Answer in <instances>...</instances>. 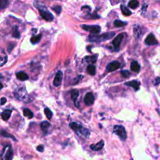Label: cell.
I'll return each mask as SVG.
<instances>
[{
  "instance_id": "obj_30",
  "label": "cell",
  "mask_w": 160,
  "mask_h": 160,
  "mask_svg": "<svg viewBox=\"0 0 160 160\" xmlns=\"http://www.w3.org/2000/svg\"><path fill=\"white\" fill-rule=\"evenodd\" d=\"M1 135H2V136H4V137L11 138L13 139L14 141L16 140V138H14L11 134H10L8 133L7 132H6V131H3V130H1Z\"/></svg>"
},
{
  "instance_id": "obj_4",
  "label": "cell",
  "mask_w": 160,
  "mask_h": 160,
  "mask_svg": "<svg viewBox=\"0 0 160 160\" xmlns=\"http://www.w3.org/2000/svg\"><path fill=\"white\" fill-rule=\"evenodd\" d=\"M114 132L122 140L125 141L127 138V134L124 126L121 125H116L113 128Z\"/></svg>"
},
{
  "instance_id": "obj_29",
  "label": "cell",
  "mask_w": 160,
  "mask_h": 160,
  "mask_svg": "<svg viewBox=\"0 0 160 160\" xmlns=\"http://www.w3.org/2000/svg\"><path fill=\"white\" fill-rule=\"evenodd\" d=\"M44 113L46 114V118L48 119H51L52 118V111H51L50 109H49L48 108H46L44 109Z\"/></svg>"
},
{
  "instance_id": "obj_35",
  "label": "cell",
  "mask_w": 160,
  "mask_h": 160,
  "mask_svg": "<svg viewBox=\"0 0 160 160\" xmlns=\"http://www.w3.org/2000/svg\"><path fill=\"white\" fill-rule=\"evenodd\" d=\"M37 150L38 151H40V152H42L44 151V147L42 146V145H39L37 147Z\"/></svg>"
},
{
  "instance_id": "obj_36",
  "label": "cell",
  "mask_w": 160,
  "mask_h": 160,
  "mask_svg": "<svg viewBox=\"0 0 160 160\" xmlns=\"http://www.w3.org/2000/svg\"><path fill=\"white\" fill-rule=\"evenodd\" d=\"M6 102V99L4 97L1 98V105H3L4 104H5Z\"/></svg>"
},
{
  "instance_id": "obj_15",
  "label": "cell",
  "mask_w": 160,
  "mask_h": 160,
  "mask_svg": "<svg viewBox=\"0 0 160 160\" xmlns=\"http://www.w3.org/2000/svg\"><path fill=\"white\" fill-rule=\"evenodd\" d=\"M104 141H101L95 144H91L90 146V148L91 149H92L93 151H99L101 149H102V148L104 146Z\"/></svg>"
},
{
  "instance_id": "obj_11",
  "label": "cell",
  "mask_w": 160,
  "mask_h": 160,
  "mask_svg": "<svg viewBox=\"0 0 160 160\" xmlns=\"http://www.w3.org/2000/svg\"><path fill=\"white\" fill-rule=\"evenodd\" d=\"M119 67H120V63L118 61H114L111 62L108 64V66H106V69L108 72H112L119 69Z\"/></svg>"
},
{
  "instance_id": "obj_37",
  "label": "cell",
  "mask_w": 160,
  "mask_h": 160,
  "mask_svg": "<svg viewBox=\"0 0 160 160\" xmlns=\"http://www.w3.org/2000/svg\"><path fill=\"white\" fill-rule=\"evenodd\" d=\"M155 81H156V82L154 83V84L155 85H158L160 82V78H159V77L156 78V79H155Z\"/></svg>"
},
{
  "instance_id": "obj_12",
  "label": "cell",
  "mask_w": 160,
  "mask_h": 160,
  "mask_svg": "<svg viewBox=\"0 0 160 160\" xmlns=\"http://www.w3.org/2000/svg\"><path fill=\"white\" fill-rule=\"evenodd\" d=\"M124 85L128 86H131L133 88L134 91H138L139 89V86H140V82H139L137 80H132L131 81H128L124 83Z\"/></svg>"
},
{
  "instance_id": "obj_22",
  "label": "cell",
  "mask_w": 160,
  "mask_h": 160,
  "mask_svg": "<svg viewBox=\"0 0 160 160\" xmlns=\"http://www.w3.org/2000/svg\"><path fill=\"white\" fill-rule=\"evenodd\" d=\"M79 91L76 89H72L71 92V98L74 101V102L77 101V98L79 96Z\"/></svg>"
},
{
  "instance_id": "obj_17",
  "label": "cell",
  "mask_w": 160,
  "mask_h": 160,
  "mask_svg": "<svg viewBox=\"0 0 160 160\" xmlns=\"http://www.w3.org/2000/svg\"><path fill=\"white\" fill-rule=\"evenodd\" d=\"M131 69L136 72H138L140 70V65L137 61H132L131 64Z\"/></svg>"
},
{
  "instance_id": "obj_33",
  "label": "cell",
  "mask_w": 160,
  "mask_h": 160,
  "mask_svg": "<svg viewBox=\"0 0 160 160\" xmlns=\"http://www.w3.org/2000/svg\"><path fill=\"white\" fill-rule=\"evenodd\" d=\"M81 10H82V11H84V10L86 12L89 13V12H91V8H90L89 6H84L82 7Z\"/></svg>"
},
{
  "instance_id": "obj_13",
  "label": "cell",
  "mask_w": 160,
  "mask_h": 160,
  "mask_svg": "<svg viewBox=\"0 0 160 160\" xmlns=\"http://www.w3.org/2000/svg\"><path fill=\"white\" fill-rule=\"evenodd\" d=\"M14 94H15L16 97L18 99H24V97L28 95L25 88H22V89L21 88V89H19L16 92H14Z\"/></svg>"
},
{
  "instance_id": "obj_31",
  "label": "cell",
  "mask_w": 160,
  "mask_h": 160,
  "mask_svg": "<svg viewBox=\"0 0 160 160\" xmlns=\"http://www.w3.org/2000/svg\"><path fill=\"white\" fill-rule=\"evenodd\" d=\"M52 9L56 12L57 14H59L61 12V7L60 6H55L52 7Z\"/></svg>"
},
{
  "instance_id": "obj_5",
  "label": "cell",
  "mask_w": 160,
  "mask_h": 160,
  "mask_svg": "<svg viewBox=\"0 0 160 160\" xmlns=\"http://www.w3.org/2000/svg\"><path fill=\"white\" fill-rule=\"evenodd\" d=\"M13 157V151L11 146L6 145L4 147V149L1 153V158L2 159H12Z\"/></svg>"
},
{
  "instance_id": "obj_21",
  "label": "cell",
  "mask_w": 160,
  "mask_h": 160,
  "mask_svg": "<svg viewBox=\"0 0 160 160\" xmlns=\"http://www.w3.org/2000/svg\"><path fill=\"white\" fill-rule=\"evenodd\" d=\"M12 36L15 38H20V33H19V29H18V26H14L13 28H12Z\"/></svg>"
},
{
  "instance_id": "obj_3",
  "label": "cell",
  "mask_w": 160,
  "mask_h": 160,
  "mask_svg": "<svg viewBox=\"0 0 160 160\" xmlns=\"http://www.w3.org/2000/svg\"><path fill=\"white\" fill-rule=\"evenodd\" d=\"M69 127L74 131V132H76L78 135L81 134L85 137H88L89 135V132L87 129L84 128L81 124L76 122H72L69 124Z\"/></svg>"
},
{
  "instance_id": "obj_24",
  "label": "cell",
  "mask_w": 160,
  "mask_h": 160,
  "mask_svg": "<svg viewBox=\"0 0 160 160\" xmlns=\"http://www.w3.org/2000/svg\"><path fill=\"white\" fill-rule=\"evenodd\" d=\"M87 72L90 75H95L96 74V67L93 65H89L87 68Z\"/></svg>"
},
{
  "instance_id": "obj_8",
  "label": "cell",
  "mask_w": 160,
  "mask_h": 160,
  "mask_svg": "<svg viewBox=\"0 0 160 160\" xmlns=\"http://www.w3.org/2000/svg\"><path fill=\"white\" fill-rule=\"evenodd\" d=\"M84 102L86 105L90 106L92 105L94 102V97L93 94L91 92H88L86 94L84 98Z\"/></svg>"
},
{
  "instance_id": "obj_1",
  "label": "cell",
  "mask_w": 160,
  "mask_h": 160,
  "mask_svg": "<svg viewBox=\"0 0 160 160\" xmlns=\"http://www.w3.org/2000/svg\"><path fill=\"white\" fill-rule=\"evenodd\" d=\"M34 6L38 9L41 17L47 21H52L54 19L53 15L48 10L44 4L38 0L34 1Z\"/></svg>"
},
{
  "instance_id": "obj_9",
  "label": "cell",
  "mask_w": 160,
  "mask_h": 160,
  "mask_svg": "<svg viewBox=\"0 0 160 160\" xmlns=\"http://www.w3.org/2000/svg\"><path fill=\"white\" fill-rule=\"evenodd\" d=\"M62 79V72L61 71H58L54 78L53 80V85L56 87H58L61 84Z\"/></svg>"
},
{
  "instance_id": "obj_27",
  "label": "cell",
  "mask_w": 160,
  "mask_h": 160,
  "mask_svg": "<svg viewBox=\"0 0 160 160\" xmlns=\"http://www.w3.org/2000/svg\"><path fill=\"white\" fill-rule=\"evenodd\" d=\"M127 24V22H124V21H120V20H115L114 21V25L115 27H117V28H119V27H122L125 25Z\"/></svg>"
},
{
  "instance_id": "obj_23",
  "label": "cell",
  "mask_w": 160,
  "mask_h": 160,
  "mask_svg": "<svg viewBox=\"0 0 160 160\" xmlns=\"http://www.w3.org/2000/svg\"><path fill=\"white\" fill-rule=\"evenodd\" d=\"M121 10L122 14L125 16H130L131 14V11L124 5H121Z\"/></svg>"
},
{
  "instance_id": "obj_20",
  "label": "cell",
  "mask_w": 160,
  "mask_h": 160,
  "mask_svg": "<svg viewBox=\"0 0 160 160\" xmlns=\"http://www.w3.org/2000/svg\"><path fill=\"white\" fill-rule=\"evenodd\" d=\"M41 38V34H39L38 35H34L31 38V42L32 44H37L39 42Z\"/></svg>"
},
{
  "instance_id": "obj_6",
  "label": "cell",
  "mask_w": 160,
  "mask_h": 160,
  "mask_svg": "<svg viewBox=\"0 0 160 160\" xmlns=\"http://www.w3.org/2000/svg\"><path fill=\"white\" fill-rule=\"evenodd\" d=\"M81 27L85 31H88L92 34H98L101 31V27L98 25H87L82 24Z\"/></svg>"
},
{
  "instance_id": "obj_7",
  "label": "cell",
  "mask_w": 160,
  "mask_h": 160,
  "mask_svg": "<svg viewBox=\"0 0 160 160\" xmlns=\"http://www.w3.org/2000/svg\"><path fill=\"white\" fill-rule=\"evenodd\" d=\"M124 33H120L118 35H117L115 37V38L112 40V43L115 49H119L120 44L124 38Z\"/></svg>"
},
{
  "instance_id": "obj_18",
  "label": "cell",
  "mask_w": 160,
  "mask_h": 160,
  "mask_svg": "<svg viewBox=\"0 0 160 160\" xmlns=\"http://www.w3.org/2000/svg\"><path fill=\"white\" fill-rule=\"evenodd\" d=\"M16 77L18 79L21 81H25L28 79V76L26 73L24 72H19L16 74Z\"/></svg>"
},
{
  "instance_id": "obj_32",
  "label": "cell",
  "mask_w": 160,
  "mask_h": 160,
  "mask_svg": "<svg viewBox=\"0 0 160 160\" xmlns=\"http://www.w3.org/2000/svg\"><path fill=\"white\" fill-rule=\"evenodd\" d=\"M121 74L124 78H128L130 75V72L128 70H123L121 71Z\"/></svg>"
},
{
  "instance_id": "obj_19",
  "label": "cell",
  "mask_w": 160,
  "mask_h": 160,
  "mask_svg": "<svg viewBox=\"0 0 160 160\" xmlns=\"http://www.w3.org/2000/svg\"><path fill=\"white\" fill-rule=\"evenodd\" d=\"M23 115L29 119H31L34 116L33 112L29 109L28 108H26L23 110Z\"/></svg>"
},
{
  "instance_id": "obj_25",
  "label": "cell",
  "mask_w": 160,
  "mask_h": 160,
  "mask_svg": "<svg viewBox=\"0 0 160 160\" xmlns=\"http://www.w3.org/2000/svg\"><path fill=\"white\" fill-rule=\"evenodd\" d=\"M50 123L48 121H42L41 124H40V127L41 128V129L43 131H47V130L48 129V128L50 126Z\"/></svg>"
},
{
  "instance_id": "obj_34",
  "label": "cell",
  "mask_w": 160,
  "mask_h": 160,
  "mask_svg": "<svg viewBox=\"0 0 160 160\" xmlns=\"http://www.w3.org/2000/svg\"><path fill=\"white\" fill-rule=\"evenodd\" d=\"M6 62H7V56L5 54L4 57L1 56V66H3V64H5Z\"/></svg>"
},
{
  "instance_id": "obj_16",
  "label": "cell",
  "mask_w": 160,
  "mask_h": 160,
  "mask_svg": "<svg viewBox=\"0 0 160 160\" xmlns=\"http://www.w3.org/2000/svg\"><path fill=\"white\" fill-rule=\"evenodd\" d=\"M12 111L10 109H6L4 110L3 112H1V118L4 120V121H7L9 119V118L11 116Z\"/></svg>"
},
{
  "instance_id": "obj_26",
  "label": "cell",
  "mask_w": 160,
  "mask_h": 160,
  "mask_svg": "<svg viewBox=\"0 0 160 160\" xmlns=\"http://www.w3.org/2000/svg\"><path fill=\"white\" fill-rule=\"evenodd\" d=\"M128 6L132 9H136L139 6V2L137 0H130L128 3Z\"/></svg>"
},
{
  "instance_id": "obj_14",
  "label": "cell",
  "mask_w": 160,
  "mask_h": 160,
  "mask_svg": "<svg viewBox=\"0 0 160 160\" xmlns=\"http://www.w3.org/2000/svg\"><path fill=\"white\" fill-rule=\"evenodd\" d=\"M133 32H134V36L136 38H139L142 34V29L139 25L136 24L134 26Z\"/></svg>"
},
{
  "instance_id": "obj_10",
  "label": "cell",
  "mask_w": 160,
  "mask_h": 160,
  "mask_svg": "<svg viewBox=\"0 0 160 160\" xmlns=\"http://www.w3.org/2000/svg\"><path fill=\"white\" fill-rule=\"evenodd\" d=\"M144 42L147 45H156L158 44V41L156 40L154 35L152 33H150L146 38Z\"/></svg>"
},
{
  "instance_id": "obj_28",
  "label": "cell",
  "mask_w": 160,
  "mask_h": 160,
  "mask_svg": "<svg viewBox=\"0 0 160 160\" xmlns=\"http://www.w3.org/2000/svg\"><path fill=\"white\" fill-rule=\"evenodd\" d=\"M0 2H1V4H0L1 9H3L4 8H6L8 6V5L10 3V0H1Z\"/></svg>"
},
{
  "instance_id": "obj_2",
  "label": "cell",
  "mask_w": 160,
  "mask_h": 160,
  "mask_svg": "<svg viewBox=\"0 0 160 160\" xmlns=\"http://www.w3.org/2000/svg\"><path fill=\"white\" fill-rule=\"evenodd\" d=\"M114 36H115L114 32H108L106 33H103L101 35H89L88 39H89V41L90 42H101L110 39Z\"/></svg>"
}]
</instances>
